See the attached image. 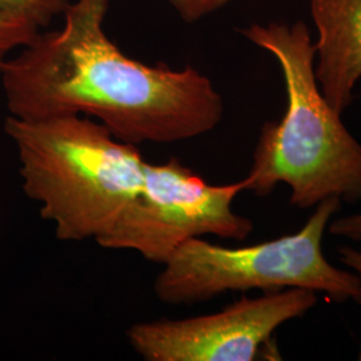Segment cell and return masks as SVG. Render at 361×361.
<instances>
[{
  "mask_svg": "<svg viewBox=\"0 0 361 361\" xmlns=\"http://www.w3.org/2000/svg\"><path fill=\"white\" fill-rule=\"evenodd\" d=\"M314 73L325 99L343 114L361 80V0H310Z\"/></svg>",
  "mask_w": 361,
  "mask_h": 361,
  "instance_id": "7",
  "label": "cell"
},
{
  "mask_svg": "<svg viewBox=\"0 0 361 361\" xmlns=\"http://www.w3.org/2000/svg\"><path fill=\"white\" fill-rule=\"evenodd\" d=\"M70 0H0V10L25 15L42 30L62 16Z\"/></svg>",
  "mask_w": 361,
  "mask_h": 361,
  "instance_id": "9",
  "label": "cell"
},
{
  "mask_svg": "<svg viewBox=\"0 0 361 361\" xmlns=\"http://www.w3.org/2000/svg\"><path fill=\"white\" fill-rule=\"evenodd\" d=\"M4 131L18 150L25 194L59 241L98 240L142 189L146 161L138 146L89 116H10Z\"/></svg>",
  "mask_w": 361,
  "mask_h": 361,
  "instance_id": "3",
  "label": "cell"
},
{
  "mask_svg": "<svg viewBox=\"0 0 361 361\" xmlns=\"http://www.w3.org/2000/svg\"><path fill=\"white\" fill-rule=\"evenodd\" d=\"M340 207L338 198H328L301 231L257 245L225 247L190 238L162 265L155 297L166 305H195L226 292L302 288L337 304L353 300L361 305L360 279L324 256V234Z\"/></svg>",
  "mask_w": 361,
  "mask_h": 361,
  "instance_id": "4",
  "label": "cell"
},
{
  "mask_svg": "<svg viewBox=\"0 0 361 361\" xmlns=\"http://www.w3.org/2000/svg\"><path fill=\"white\" fill-rule=\"evenodd\" d=\"M171 8L186 23H197L213 13H219L233 0H166Z\"/></svg>",
  "mask_w": 361,
  "mask_h": 361,
  "instance_id": "10",
  "label": "cell"
},
{
  "mask_svg": "<svg viewBox=\"0 0 361 361\" xmlns=\"http://www.w3.org/2000/svg\"><path fill=\"white\" fill-rule=\"evenodd\" d=\"M317 304L302 288L243 296L225 310L182 320L133 324L130 347L146 361H252L271 347L276 331Z\"/></svg>",
  "mask_w": 361,
  "mask_h": 361,
  "instance_id": "6",
  "label": "cell"
},
{
  "mask_svg": "<svg viewBox=\"0 0 361 361\" xmlns=\"http://www.w3.org/2000/svg\"><path fill=\"white\" fill-rule=\"evenodd\" d=\"M111 0H70L62 26L40 30L0 80L10 116H83L122 142L177 143L216 129L225 114L212 79L193 66L147 65L106 32Z\"/></svg>",
  "mask_w": 361,
  "mask_h": 361,
  "instance_id": "1",
  "label": "cell"
},
{
  "mask_svg": "<svg viewBox=\"0 0 361 361\" xmlns=\"http://www.w3.org/2000/svg\"><path fill=\"white\" fill-rule=\"evenodd\" d=\"M241 34L277 61L286 92L284 116L261 128L245 192L268 197L285 183L290 205L302 210L332 197L361 202V142L317 83L308 26L302 20L252 23Z\"/></svg>",
  "mask_w": 361,
  "mask_h": 361,
  "instance_id": "2",
  "label": "cell"
},
{
  "mask_svg": "<svg viewBox=\"0 0 361 361\" xmlns=\"http://www.w3.org/2000/svg\"><path fill=\"white\" fill-rule=\"evenodd\" d=\"M326 231L336 237L348 238L353 243L361 244V212L331 219Z\"/></svg>",
  "mask_w": 361,
  "mask_h": 361,
  "instance_id": "11",
  "label": "cell"
},
{
  "mask_svg": "<svg viewBox=\"0 0 361 361\" xmlns=\"http://www.w3.org/2000/svg\"><path fill=\"white\" fill-rule=\"evenodd\" d=\"M337 255L340 261L349 268L352 269V271L360 279L361 283V252L360 250H356L355 247H350V246H338L337 247ZM359 360L361 361V343H360V350H359Z\"/></svg>",
  "mask_w": 361,
  "mask_h": 361,
  "instance_id": "12",
  "label": "cell"
},
{
  "mask_svg": "<svg viewBox=\"0 0 361 361\" xmlns=\"http://www.w3.org/2000/svg\"><path fill=\"white\" fill-rule=\"evenodd\" d=\"M245 180L210 185L178 158L145 165L142 189L116 225L95 243L104 249L134 250L164 265L190 238L217 235L244 241L253 221L233 210Z\"/></svg>",
  "mask_w": 361,
  "mask_h": 361,
  "instance_id": "5",
  "label": "cell"
},
{
  "mask_svg": "<svg viewBox=\"0 0 361 361\" xmlns=\"http://www.w3.org/2000/svg\"><path fill=\"white\" fill-rule=\"evenodd\" d=\"M40 30L25 15L0 10V74L13 54L28 44Z\"/></svg>",
  "mask_w": 361,
  "mask_h": 361,
  "instance_id": "8",
  "label": "cell"
}]
</instances>
